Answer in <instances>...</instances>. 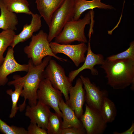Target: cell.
<instances>
[{
    "label": "cell",
    "instance_id": "cell-15",
    "mask_svg": "<svg viewBox=\"0 0 134 134\" xmlns=\"http://www.w3.org/2000/svg\"><path fill=\"white\" fill-rule=\"evenodd\" d=\"M31 15L32 18L30 24L25 25L21 32L15 35L10 46L13 48L19 43L23 42L31 37L33 33L38 31L41 27V17L40 15L33 13Z\"/></svg>",
    "mask_w": 134,
    "mask_h": 134
},
{
    "label": "cell",
    "instance_id": "cell-18",
    "mask_svg": "<svg viewBox=\"0 0 134 134\" xmlns=\"http://www.w3.org/2000/svg\"><path fill=\"white\" fill-rule=\"evenodd\" d=\"M102 0H74V15L72 20H77L84 11L95 8L105 9H112L114 8L112 5L101 2Z\"/></svg>",
    "mask_w": 134,
    "mask_h": 134
},
{
    "label": "cell",
    "instance_id": "cell-17",
    "mask_svg": "<svg viewBox=\"0 0 134 134\" xmlns=\"http://www.w3.org/2000/svg\"><path fill=\"white\" fill-rule=\"evenodd\" d=\"M58 104L62 114L63 129L70 127L84 129L80 119L76 116L74 111L64 102L62 97L59 99Z\"/></svg>",
    "mask_w": 134,
    "mask_h": 134
},
{
    "label": "cell",
    "instance_id": "cell-3",
    "mask_svg": "<svg viewBox=\"0 0 134 134\" xmlns=\"http://www.w3.org/2000/svg\"><path fill=\"white\" fill-rule=\"evenodd\" d=\"M94 15V11L92 10L82 19L67 22L60 33L54 38L55 41L62 44H70L75 41L85 43L87 42L85 28L86 25L90 23Z\"/></svg>",
    "mask_w": 134,
    "mask_h": 134
},
{
    "label": "cell",
    "instance_id": "cell-14",
    "mask_svg": "<svg viewBox=\"0 0 134 134\" xmlns=\"http://www.w3.org/2000/svg\"><path fill=\"white\" fill-rule=\"evenodd\" d=\"M90 40L89 39L87 46V53L83 64L78 68L71 71L69 73L68 77L72 82L81 72L86 69L90 70L93 75H98V71L94 68V66L97 65H101L104 60L102 55L96 54L92 52L90 45Z\"/></svg>",
    "mask_w": 134,
    "mask_h": 134
},
{
    "label": "cell",
    "instance_id": "cell-10",
    "mask_svg": "<svg viewBox=\"0 0 134 134\" xmlns=\"http://www.w3.org/2000/svg\"><path fill=\"white\" fill-rule=\"evenodd\" d=\"M80 78L84 86L86 104L89 107L100 111L103 99L107 96V91L100 90L88 77L81 75Z\"/></svg>",
    "mask_w": 134,
    "mask_h": 134
},
{
    "label": "cell",
    "instance_id": "cell-24",
    "mask_svg": "<svg viewBox=\"0 0 134 134\" xmlns=\"http://www.w3.org/2000/svg\"><path fill=\"white\" fill-rule=\"evenodd\" d=\"M62 118L56 113L51 112L47 132L48 134H61L62 128Z\"/></svg>",
    "mask_w": 134,
    "mask_h": 134
},
{
    "label": "cell",
    "instance_id": "cell-7",
    "mask_svg": "<svg viewBox=\"0 0 134 134\" xmlns=\"http://www.w3.org/2000/svg\"><path fill=\"white\" fill-rule=\"evenodd\" d=\"M62 95L61 92L54 88L49 81L46 79L41 82L37 92L38 100L53 108L55 113L62 118V114L59 107L58 100Z\"/></svg>",
    "mask_w": 134,
    "mask_h": 134
},
{
    "label": "cell",
    "instance_id": "cell-1",
    "mask_svg": "<svg viewBox=\"0 0 134 134\" xmlns=\"http://www.w3.org/2000/svg\"><path fill=\"white\" fill-rule=\"evenodd\" d=\"M100 67L106 73L107 84L114 89H123L131 85L133 90L134 60L124 59L112 61L106 59Z\"/></svg>",
    "mask_w": 134,
    "mask_h": 134
},
{
    "label": "cell",
    "instance_id": "cell-25",
    "mask_svg": "<svg viewBox=\"0 0 134 134\" xmlns=\"http://www.w3.org/2000/svg\"><path fill=\"white\" fill-rule=\"evenodd\" d=\"M0 132L4 134H28L27 130L24 128L9 126L0 118Z\"/></svg>",
    "mask_w": 134,
    "mask_h": 134
},
{
    "label": "cell",
    "instance_id": "cell-29",
    "mask_svg": "<svg viewBox=\"0 0 134 134\" xmlns=\"http://www.w3.org/2000/svg\"><path fill=\"white\" fill-rule=\"evenodd\" d=\"M134 132V123H132L130 128L126 131L121 133L117 132H113L114 134H132Z\"/></svg>",
    "mask_w": 134,
    "mask_h": 134
},
{
    "label": "cell",
    "instance_id": "cell-23",
    "mask_svg": "<svg viewBox=\"0 0 134 134\" xmlns=\"http://www.w3.org/2000/svg\"><path fill=\"white\" fill-rule=\"evenodd\" d=\"M14 31L3 30L0 33V66L5 57L3 54L7 48L11 46L16 35Z\"/></svg>",
    "mask_w": 134,
    "mask_h": 134
},
{
    "label": "cell",
    "instance_id": "cell-13",
    "mask_svg": "<svg viewBox=\"0 0 134 134\" xmlns=\"http://www.w3.org/2000/svg\"><path fill=\"white\" fill-rule=\"evenodd\" d=\"M81 79L78 78L75 85L70 88L69 99L66 102L74 111L79 119L83 113V106L85 101V91Z\"/></svg>",
    "mask_w": 134,
    "mask_h": 134
},
{
    "label": "cell",
    "instance_id": "cell-19",
    "mask_svg": "<svg viewBox=\"0 0 134 134\" xmlns=\"http://www.w3.org/2000/svg\"><path fill=\"white\" fill-rule=\"evenodd\" d=\"M14 80L8 82L7 84L9 86L13 85L15 88L14 91L12 89H9L6 91V93L11 97L12 104L10 113L9 117L10 118L15 117L19 107L17 106V104L20 96L23 89V82L20 80L17 77L16 75L13 76Z\"/></svg>",
    "mask_w": 134,
    "mask_h": 134
},
{
    "label": "cell",
    "instance_id": "cell-26",
    "mask_svg": "<svg viewBox=\"0 0 134 134\" xmlns=\"http://www.w3.org/2000/svg\"><path fill=\"white\" fill-rule=\"evenodd\" d=\"M110 60L124 59L134 60V41L130 43L129 47L126 50L117 54L113 55L107 58Z\"/></svg>",
    "mask_w": 134,
    "mask_h": 134
},
{
    "label": "cell",
    "instance_id": "cell-2",
    "mask_svg": "<svg viewBox=\"0 0 134 134\" xmlns=\"http://www.w3.org/2000/svg\"><path fill=\"white\" fill-rule=\"evenodd\" d=\"M51 58L50 56L45 57L42 62L36 66L34 65L30 59L28 62L29 69L27 73L23 77L16 75L18 79L24 83L20 96L24 97V100L23 103L19 105L20 112L24 110L27 100H28L29 105L31 106L36 104L37 91L40 82L45 79L44 71Z\"/></svg>",
    "mask_w": 134,
    "mask_h": 134
},
{
    "label": "cell",
    "instance_id": "cell-12",
    "mask_svg": "<svg viewBox=\"0 0 134 134\" xmlns=\"http://www.w3.org/2000/svg\"><path fill=\"white\" fill-rule=\"evenodd\" d=\"M50 107L39 101L33 106L27 105L25 115L29 118L31 123L36 124L39 127L47 130L51 112Z\"/></svg>",
    "mask_w": 134,
    "mask_h": 134
},
{
    "label": "cell",
    "instance_id": "cell-22",
    "mask_svg": "<svg viewBox=\"0 0 134 134\" xmlns=\"http://www.w3.org/2000/svg\"><path fill=\"white\" fill-rule=\"evenodd\" d=\"M100 112L107 123L111 122L115 120L117 113L116 106L114 103L107 97L103 99Z\"/></svg>",
    "mask_w": 134,
    "mask_h": 134
},
{
    "label": "cell",
    "instance_id": "cell-8",
    "mask_svg": "<svg viewBox=\"0 0 134 134\" xmlns=\"http://www.w3.org/2000/svg\"><path fill=\"white\" fill-rule=\"evenodd\" d=\"M87 134H102L104 133L107 123L100 111L85 104V112L79 119Z\"/></svg>",
    "mask_w": 134,
    "mask_h": 134
},
{
    "label": "cell",
    "instance_id": "cell-11",
    "mask_svg": "<svg viewBox=\"0 0 134 134\" xmlns=\"http://www.w3.org/2000/svg\"><path fill=\"white\" fill-rule=\"evenodd\" d=\"M13 48L8 47L4 60L0 66V86H5L8 82V76L17 71L27 72L29 65L20 64L15 60Z\"/></svg>",
    "mask_w": 134,
    "mask_h": 134
},
{
    "label": "cell",
    "instance_id": "cell-9",
    "mask_svg": "<svg viewBox=\"0 0 134 134\" xmlns=\"http://www.w3.org/2000/svg\"><path fill=\"white\" fill-rule=\"evenodd\" d=\"M50 44L52 51L55 54L61 53L66 55L77 67L85 60V53L87 49V46L85 43L71 45L60 44L54 41L51 42Z\"/></svg>",
    "mask_w": 134,
    "mask_h": 134
},
{
    "label": "cell",
    "instance_id": "cell-27",
    "mask_svg": "<svg viewBox=\"0 0 134 134\" xmlns=\"http://www.w3.org/2000/svg\"><path fill=\"white\" fill-rule=\"evenodd\" d=\"M28 134H47V131L38 126L35 123H31L27 128Z\"/></svg>",
    "mask_w": 134,
    "mask_h": 134
},
{
    "label": "cell",
    "instance_id": "cell-5",
    "mask_svg": "<svg viewBox=\"0 0 134 134\" xmlns=\"http://www.w3.org/2000/svg\"><path fill=\"white\" fill-rule=\"evenodd\" d=\"M45 79L49 81L53 86L60 91L66 101H68L69 91L72 82L67 76L64 68L55 60L51 59L44 71Z\"/></svg>",
    "mask_w": 134,
    "mask_h": 134
},
{
    "label": "cell",
    "instance_id": "cell-21",
    "mask_svg": "<svg viewBox=\"0 0 134 134\" xmlns=\"http://www.w3.org/2000/svg\"><path fill=\"white\" fill-rule=\"evenodd\" d=\"M7 9L16 13H24L31 15L33 13L29 8L27 0H2Z\"/></svg>",
    "mask_w": 134,
    "mask_h": 134
},
{
    "label": "cell",
    "instance_id": "cell-16",
    "mask_svg": "<svg viewBox=\"0 0 134 134\" xmlns=\"http://www.w3.org/2000/svg\"><path fill=\"white\" fill-rule=\"evenodd\" d=\"M65 0H36L37 9L49 27L53 15Z\"/></svg>",
    "mask_w": 134,
    "mask_h": 134
},
{
    "label": "cell",
    "instance_id": "cell-4",
    "mask_svg": "<svg viewBox=\"0 0 134 134\" xmlns=\"http://www.w3.org/2000/svg\"><path fill=\"white\" fill-rule=\"evenodd\" d=\"M47 37L48 34L42 30L33 35L29 45L24 49L28 57L31 59L35 66L40 64L43 59L47 56L53 57L61 61L67 62V59L59 57L53 53Z\"/></svg>",
    "mask_w": 134,
    "mask_h": 134
},
{
    "label": "cell",
    "instance_id": "cell-20",
    "mask_svg": "<svg viewBox=\"0 0 134 134\" xmlns=\"http://www.w3.org/2000/svg\"><path fill=\"white\" fill-rule=\"evenodd\" d=\"M0 29L3 30H16L18 21L15 13L9 11L2 0H0Z\"/></svg>",
    "mask_w": 134,
    "mask_h": 134
},
{
    "label": "cell",
    "instance_id": "cell-28",
    "mask_svg": "<svg viewBox=\"0 0 134 134\" xmlns=\"http://www.w3.org/2000/svg\"><path fill=\"white\" fill-rule=\"evenodd\" d=\"M86 133L84 129L70 127L63 129L61 134H85Z\"/></svg>",
    "mask_w": 134,
    "mask_h": 134
},
{
    "label": "cell",
    "instance_id": "cell-6",
    "mask_svg": "<svg viewBox=\"0 0 134 134\" xmlns=\"http://www.w3.org/2000/svg\"><path fill=\"white\" fill-rule=\"evenodd\" d=\"M74 13V0H65L53 15L48 34L49 42L58 35L67 22L73 20Z\"/></svg>",
    "mask_w": 134,
    "mask_h": 134
}]
</instances>
